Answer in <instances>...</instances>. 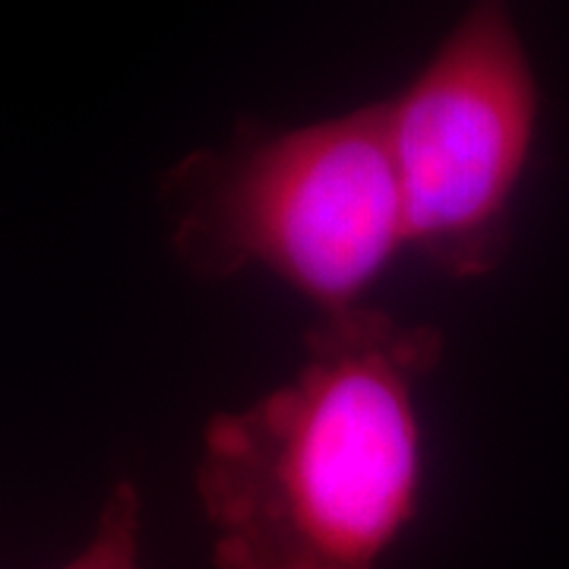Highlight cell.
Here are the masks:
<instances>
[{"label":"cell","instance_id":"obj_1","mask_svg":"<svg viewBox=\"0 0 569 569\" xmlns=\"http://www.w3.org/2000/svg\"><path fill=\"white\" fill-rule=\"evenodd\" d=\"M447 336L365 305L313 317L295 373L203 427L212 569H383L418 516L421 389Z\"/></svg>","mask_w":569,"mask_h":569},{"label":"cell","instance_id":"obj_2","mask_svg":"<svg viewBox=\"0 0 569 569\" xmlns=\"http://www.w3.org/2000/svg\"><path fill=\"white\" fill-rule=\"evenodd\" d=\"M174 260L200 282L263 272L332 317L406 250L387 102L291 127L241 121L159 174Z\"/></svg>","mask_w":569,"mask_h":569},{"label":"cell","instance_id":"obj_3","mask_svg":"<svg viewBox=\"0 0 569 569\" xmlns=\"http://www.w3.org/2000/svg\"><path fill=\"white\" fill-rule=\"evenodd\" d=\"M387 102L406 250L475 282L507 263L541 130V82L507 3L478 0Z\"/></svg>","mask_w":569,"mask_h":569},{"label":"cell","instance_id":"obj_4","mask_svg":"<svg viewBox=\"0 0 569 569\" xmlns=\"http://www.w3.org/2000/svg\"><path fill=\"white\" fill-rule=\"evenodd\" d=\"M142 493L133 478L114 481L89 541L58 569H142Z\"/></svg>","mask_w":569,"mask_h":569}]
</instances>
